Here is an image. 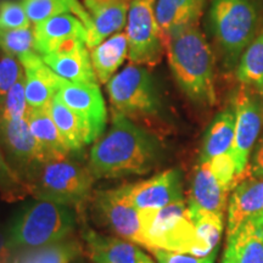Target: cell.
<instances>
[{"mask_svg": "<svg viewBox=\"0 0 263 263\" xmlns=\"http://www.w3.org/2000/svg\"><path fill=\"white\" fill-rule=\"evenodd\" d=\"M161 157V144L155 136L133 121L112 112L106 133L95 140L88 167L95 179L146 174Z\"/></svg>", "mask_w": 263, "mask_h": 263, "instance_id": "1", "label": "cell"}, {"mask_svg": "<svg viewBox=\"0 0 263 263\" xmlns=\"http://www.w3.org/2000/svg\"><path fill=\"white\" fill-rule=\"evenodd\" d=\"M163 37L170 68L180 90L200 106L215 104V58L197 25L174 28Z\"/></svg>", "mask_w": 263, "mask_h": 263, "instance_id": "2", "label": "cell"}, {"mask_svg": "<svg viewBox=\"0 0 263 263\" xmlns=\"http://www.w3.org/2000/svg\"><path fill=\"white\" fill-rule=\"evenodd\" d=\"M262 0H211L209 27L222 62L235 70L240 57L262 29Z\"/></svg>", "mask_w": 263, "mask_h": 263, "instance_id": "3", "label": "cell"}, {"mask_svg": "<svg viewBox=\"0 0 263 263\" xmlns=\"http://www.w3.org/2000/svg\"><path fill=\"white\" fill-rule=\"evenodd\" d=\"M24 180L35 200L72 207L88 201L95 178L89 167L66 155L35 163Z\"/></svg>", "mask_w": 263, "mask_h": 263, "instance_id": "4", "label": "cell"}, {"mask_svg": "<svg viewBox=\"0 0 263 263\" xmlns=\"http://www.w3.org/2000/svg\"><path fill=\"white\" fill-rule=\"evenodd\" d=\"M74 227L72 207L38 200L26 207L15 219L8 241L14 250L43 248L70 238Z\"/></svg>", "mask_w": 263, "mask_h": 263, "instance_id": "5", "label": "cell"}, {"mask_svg": "<svg viewBox=\"0 0 263 263\" xmlns=\"http://www.w3.org/2000/svg\"><path fill=\"white\" fill-rule=\"evenodd\" d=\"M140 222L145 248L151 252L162 249L195 256L199 241L184 200L159 210L140 211Z\"/></svg>", "mask_w": 263, "mask_h": 263, "instance_id": "6", "label": "cell"}, {"mask_svg": "<svg viewBox=\"0 0 263 263\" xmlns=\"http://www.w3.org/2000/svg\"><path fill=\"white\" fill-rule=\"evenodd\" d=\"M112 112L132 121L151 120L160 115L161 100L153 77L146 68L129 65L106 83Z\"/></svg>", "mask_w": 263, "mask_h": 263, "instance_id": "7", "label": "cell"}, {"mask_svg": "<svg viewBox=\"0 0 263 263\" xmlns=\"http://www.w3.org/2000/svg\"><path fill=\"white\" fill-rule=\"evenodd\" d=\"M124 32L132 64L149 67L159 64L163 54L164 37L156 20L155 0H132Z\"/></svg>", "mask_w": 263, "mask_h": 263, "instance_id": "8", "label": "cell"}, {"mask_svg": "<svg viewBox=\"0 0 263 263\" xmlns=\"http://www.w3.org/2000/svg\"><path fill=\"white\" fill-rule=\"evenodd\" d=\"M93 212L101 226L121 239L144 248L146 246L141 232L140 211L130 202L123 186L95 193Z\"/></svg>", "mask_w": 263, "mask_h": 263, "instance_id": "9", "label": "cell"}, {"mask_svg": "<svg viewBox=\"0 0 263 263\" xmlns=\"http://www.w3.org/2000/svg\"><path fill=\"white\" fill-rule=\"evenodd\" d=\"M263 127L262 98L241 90L235 103V136L232 147L236 174L242 180L249 164L251 150L255 147Z\"/></svg>", "mask_w": 263, "mask_h": 263, "instance_id": "10", "label": "cell"}, {"mask_svg": "<svg viewBox=\"0 0 263 263\" xmlns=\"http://www.w3.org/2000/svg\"><path fill=\"white\" fill-rule=\"evenodd\" d=\"M58 95L83 123L89 143L103 136L106 128L107 111L99 84L72 83L62 80Z\"/></svg>", "mask_w": 263, "mask_h": 263, "instance_id": "11", "label": "cell"}, {"mask_svg": "<svg viewBox=\"0 0 263 263\" xmlns=\"http://www.w3.org/2000/svg\"><path fill=\"white\" fill-rule=\"evenodd\" d=\"M0 145L8 154L14 170L22 179L35 163L45 160L41 145L33 136L27 117L21 120L0 117Z\"/></svg>", "mask_w": 263, "mask_h": 263, "instance_id": "12", "label": "cell"}, {"mask_svg": "<svg viewBox=\"0 0 263 263\" xmlns=\"http://www.w3.org/2000/svg\"><path fill=\"white\" fill-rule=\"evenodd\" d=\"M123 189L139 211L159 210L184 200L178 170H167L149 179L123 185Z\"/></svg>", "mask_w": 263, "mask_h": 263, "instance_id": "13", "label": "cell"}, {"mask_svg": "<svg viewBox=\"0 0 263 263\" xmlns=\"http://www.w3.org/2000/svg\"><path fill=\"white\" fill-rule=\"evenodd\" d=\"M41 58L59 77L66 81L72 83L99 84L89 49L83 41L71 42L59 50Z\"/></svg>", "mask_w": 263, "mask_h": 263, "instance_id": "14", "label": "cell"}, {"mask_svg": "<svg viewBox=\"0 0 263 263\" xmlns=\"http://www.w3.org/2000/svg\"><path fill=\"white\" fill-rule=\"evenodd\" d=\"M34 49L41 57L59 50L74 41L87 42L88 31L74 15L65 14L38 22L33 28Z\"/></svg>", "mask_w": 263, "mask_h": 263, "instance_id": "15", "label": "cell"}, {"mask_svg": "<svg viewBox=\"0 0 263 263\" xmlns=\"http://www.w3.org/2000/svg\"><path fill=\"white\" fill-rule=\"evenodd\" d=\"M91 18V29L88 32V49H93L110 35L126 27L132 0H84Z\"/></svg>", "mask_w": 263, "mask_h": 263, "instance_id": "16", "label": "cell"}, {"mask_svg": "<svg viewBox=\"0 0 263 263\" xmlns=\"http://www.w3.org/2000/svg\"><path fill=\"white\" fill-rule=\"evenodd\" d=\"M230 190L219 182L210 163L200 162L194 173L189 195V210L224 216Z\"/></svg>", "mask_w": 263, "mask_h": 263, "instance_id": "17", "label": "cell"}, {"mask_svg": "<svg viewBox=\"0 0 263 263\" xmlns=\"http://www.w3.org/2000/svg\"><path fill=\"white\" fill-rule=\"evenodd\" d=\"M83 239L94 263H154L143 250L124 239L101 235L90 228H85Z\"/></svg>", "mask_w": 263, "mask_h": 263, "instance_id": "18", "label": "cell"}, {"mask_svg": "<svg viewBox=\"0 0 263 263\" xmlns=\"http://www.w3.org/2000/svg\"><path fill=\"white\" fill-rule=\"evenodd\" d=\"M25 70V89L29 108H45L57 97L64 78L59 77L45 65L41 55L35 54L21 62Z\"/></svg>", "mask_w": 263, "mask_h": 263, "instance_id": "19", "label": "cell"}, {"mask_svg": "<svg viewBox=\"0 0 263 263\" xmlns=\"http://www.w3.org/2000/svg\"><path fill=\"white\" fill-rule=\"evenodd\" d=\"M224 256L235 263H263V213L249 218L229 236Z\"/></svg>", "mask_w": 263, "mask_h": 263, "instance_id": "20", "label": "cell"}, {"mask_svg": "<svg viewBox=\"0 0 263 263\" xmlns=\"http://www.w3.org/2000/svg\"><path fill=\"white\" fill-rule=\"evenodd\" d=\"M263 213V179H250L239 183L233 190L228 207L227 238L252 217Z\"/></svg>", "mask_w": 263, "mask_h": 263, "instance_id": "21", "label": "cell"}, {"mask_svg": "<svg viewBox=\"0 0 263 263\" xmlns=\"http://www.w3.org/2000/svg\"><path fill=\"white\" fill-rule=\"evenodd\" d=\"M89 52L99 83H107L128 58L126 32H118L110 35L95 48L89 49Z\"/></svg>", "mask_w": 263, "mask_h": 263, "instance_id": "22", "label": "cell"}, {"mask_svg": "<svg viewBox=\"0 0 263 263\" xmlns=\"http://www.w3.org/2000/svg\"><path fill=\"white\" fill-rule=\"evenodd\" d=\"M235 136V110L226 108L216 115L203 136L200 162L232 153Z\"/></svg>", "mask_w": 263, "mask_h": 263, "instance_id": "23", "label": "cell"}, {"mask_svg": "<svg viewBox=\"0 0 263 263\" xmlns=\"http://www.w3.org/2000/svg\"><path fill=\"white\" fill-rule=\"evenodd\" d=\"M206 0H155V15L163 35L174 28L197 25Z\"/></svg>", "mask_w": 263, "mask_h": 263, "instance_id": "24", "label": "cell"}, {"mask_svg": "<svg viewBox=\"0 0 263 263\" xmlns=\"http://www.w3.org/2000/svg\"><path fill=\"white\" fill-rule=\"evenodd\" d=\"M27 120L33 136L44 153L45 159L71 155V150L68 149L57 124L52 121L48 107L29 108Z\"/></svg>", "mask_w": 263, "mask_h": 263, "instance_id": "25", "label": "cell"}, {"mask_svg": "<svg viewBox=\"0 0 263 263\" xmlns=\"http://www.w3.org/2000/svg\"><path fill=\"white\" fill-rule=\"evenodd\" d=\"M48 110L72 154L80 153L85 145L90 144L83 123L70 107L62 103L59 95L52 99Z\"/></svg>", "mask_w": 263, "mask_h": 263, "instance_id": "26", "label": "cell"}, {"mask_svg": "<svg viewBox=\"0 0 263 263\" xmlns=\"http://www.w3.org/2000/svg\"><path fill=\"white\" fill-rule=\"evenodd\" d=\"M22 5L33 25L54 16L71 14L83 22L87 31L91 29V18L78 0H22Z\"/></svg>", "mask_w": 263, "mask_h": 263, "instance_id": "27", "label": "cell"}, {"mask_svg": "<svg viewBox=\"0 0 263 263\" xmlns=\"http://www.w3.org/2000/svg\"><path fill=\"white\" fill-rule=\"evenodd\" d=\"M83 250L78 240L67 238L57 244L38 249L22 250L10 263H71L80 257Z\"/></svg>", "mask_w": 263, "mask_h": 263, "instance_id": "28", "label": "cell"}, {"mask_svg": "<svg viewBox=\"0 0 263 263\" xmlns=\"http://www.w3.org/2000/svg\"><path fill=\"white\" fill-rule=\"evenodd\" d=\"M236 80L244 87L263 89V29L245 49L235 68Z\"/></svg>", "mask_w": 263, "mask_h": 263, "instance_id": "29", "label": "cell"}, {"mask_svg": "<svg viewBox=\"0 0 263 263\" xmlns=\"http://www.w3.org/2000/svg\"><path fill=\"white\" fill-rule=\"evenodd\" d=\"M189 212L195 226L197 241H199V248L195 256L207 257L210 255L217 254L223 232V217L215 213L193 211V210H189Z\"/></svg>", "mask_w": 263, "mask_h": 263, "instance_id": "30", "label": "cell"}, {"mask_svg": "<svg viewBox=\"0 0 263 263\" xmlns=\"http://www.w3.org/2000/svg\"><path fill=\"white\" fill-rule=\"evenodd\" d=\"M0 50L4 54L17 58L20 62L38 54L34 49L33 29L31 27L20 29L0 27Z\"/></svg>", "mask_w": 263, "mask_h": 263, "instance_id": "31", "label": "cell"}, {"mask_svg": "<svg viewBox=\"0 0 263 263\" xmlns=\"http://www.w3.org/2000/svg\"><path fill=\"white\" fill-rule=\"evenodd\" d=\"M0 194L3 199L9 202L18 201L26 195H29L25 180L5 159L2 145H0Z\"/></svg>", "mask_w": 263, "mask_h": 263, "instance_id": "32", "label": "cell"}, {"mask_svg": "<svg viewBox=\"0 0 263 263\" xmlns=\"http://www.w3.org/2000/svg\"><path fill=\"white\" fill-rule=\"evenodd\" d=\"M25 73L0 100V117L6 120H21L26 118L29 112V106L26 98Z\"/></svg>", "mask_w": 263, "mask_h": 263, "instance_id": "33", "label": "cell"}, {"mask_svg": "<svg viewBox=\"0 0 263 263\" xmlns=\"http://www.w3.org/2000/svg\"><path fill=\"white\" fill-rule=\"evenodd\" d=\"M0 27L20 29L31 27V20L21 3L4 0L0 2Z\"/></svg>", "mask_w": 263, "mask_h": 263, "instance_id": "34", "label": "cell"}, {"mask_svg": "<svg viewBox=\"0 0 263 263\" xmlns=\"http://www.w3.org/2000/svg\"><path fill=\"white\" fill-rule=\"evenodd\" d=\"M207 162L210 163L212 172L215 173L219 182L229 190H233L239 183H241L238 174H236L235 162L230 153L213 157Z\"/></svg>", "mask_w": 263, "mask_h": 263, "instance_id": "35", "label": "cell"}, {"mask_svg": "<svg viewBox=\"0 0 263 263\" xmlns=\"http://www.w3.org/2000/svg\"><path fill=\"white\" fill-rule=\"evenodd\" d=\"M24 73V66L17 58L9 54H4L0 58V100Z\"/></svg>", "mask_w": 263, "mask_h": 263, "instance_id": "36", "label": "cell"}, {"mask_svg": "<svg viewBox=\"0 0 263 263\" xmlns=\"http://www.w3.org/2000/svg\"><path fill=\"white\" fill-rule=\"evenodd\" d=\"M157 263H215L216 255H210L207 257H197L185 252L167 251V250L156 249L153 251Z\"/></svg>", "mask_w": 263, "mask_h": 263, "instance_id": "37", "label": "cell"}, {"mask_svg": "<svg viewBox=\"0 0 263 263\" xmlns=\"http://www.w3.org/2000/svg\"><path fill=\"white\" fill-rule=\"evenodd\" d=\"M250 173L256 179H263V137L258 140L257 145L255 146L251 166H250Z\"/></svg>", "mask_w": 263, "mask_h": 263, "instance_id": "38", "label": "cell"}, {"mask_svg": "<svg viewBox=\"0 0 263 263\" xmlns=\"http://www.w3.org/2000/svg\"><path fill=\"white\" fill-rule=\"evenodd\" d=\"M15 250L9 245L8 238L0 234V263H10L12 261Z\"/></svg>", "mask_w": 263, "mask_h": 263, "instance_id": "39", "label": "cell"}, {"mask_svg": "<svg viewBox=\"0 0 263 263\" xmlns=\"http://www.w3.org/2000/svg\"><path fill=\"white\" fill-rule=\"evenodd\" d=\"M222 263H235L234 261H233L232 258H229V257H223V261H222Z\"/></svg>", "mask_w": 263, "mask_h": 263, "instance_id": "40", "label": "cell"}, {"mask_svg": "<svg viewBox=\"0 0 263 263\" xmlns=\"http://www.w3.org/2000/svg\"><path fill=\"white\" fill-rule=\"evenodd\" d=\"M259 94H261V98H262V103H263V89L261 90V93H259Z\"/></svg>", "mask_w": 263, "mask_h": 263, "instance_id": "41", "label": "cell"}]
</instances>
